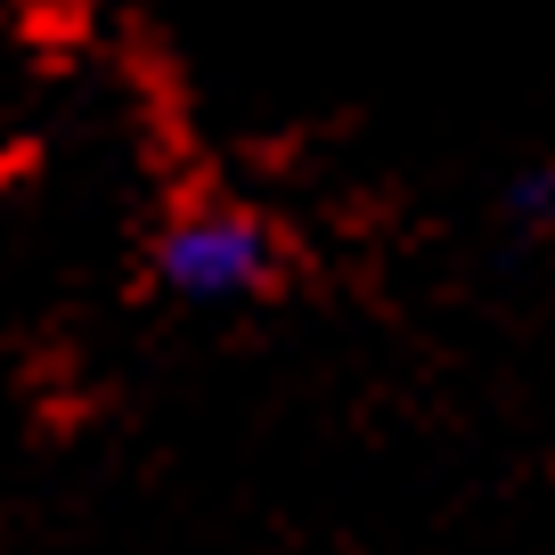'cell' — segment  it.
Segmentation results:
<instances>
[{
    "mask_svg": "<svg viewBox=\"0 0 555 555\" xmlns=\"http://www.w3.org/2000/svg\"><path fill=\"white\" fill-rule=\"evenodd\" d=\"M278 229L261 221L237 196H212V205H180L156 229V286L189 311H237V302L270 295L278 286Z\"/></svg>",
    "mask_w": 555,
    "mask_h": 555,
    "instance_id": "6da1fadb",
    "label": "cell"
}]
</instances>
